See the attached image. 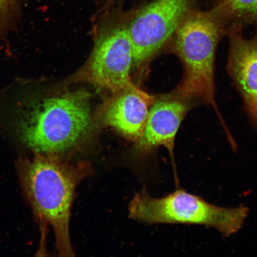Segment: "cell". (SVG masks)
I'll return each instance as SVG.
<instances>
[{
    "mask_svg": "<svg viewBox=\"0 0 257 257\" xmlns=\"http://www.w3.org/2000/svg\"><path fill=\"white\" fill-rule=\"evenodd\" d=\"M155 100L154 96L132 83L112 93L101 107L99 117L106 126L136 142L143 135L150 109Z\"/></svg>",
    "mask_w": 257,
    "mask_h": 257,
    "instance_id": "obj_7",
    "label": "cell"
},
{
    "mask_svg": "<svg viewBox=\"0 0 257 257\" xmlns=\"http://www.w3.org/2000/svg\"><path fill=\"white\" fill-rule=\"evenodd\" d=\"M21 11V0H0V41L15 30Z\"/></svg>",
    "mask_w": 257,
    "mask_h": 257,
    "instance_id": "obj_11",
    "label": "cell"
},
{
    "mask_svg": "<svg viewBox=\"0 0 257 257\" xmlns=\"http://www.w3.org/2000/svg\"><path fill=\"white\" fill-rule=\"evenodd\" d=\"M89 171L86 163L72 165L57 155L37 153L24 164L25 191L38 217L53 227L60 256H74L70 211L77 186Z\"/></svg>",
    "mask_w": 257,
    "mask_h": 257,
    "instance_id": "obj_2",
    "label": "cell"
},
{
    "mask_svg": "<svg viewBox=\"0 0 257 257\" xmlns=\"http://www.w3.org/2000/svg\"><path fill=\"white\" fill-rule=\"evenodd\" d=\"M229 69L257 127V36L246 40L237 31L231 33Z\"/></svg>",
    "mask_w": 257,
    "mask_h": 257,
    "instance_id": "obj_9",
    "label": "cell"
},
{
    "mask_svg": "<svg viewBox=\"0 0 257 257\" xmlns=\"http://www.w3.org/2000/svg\"><path fill=\"white\" fill-rule=\"evenodd\" d=\"M215 9L224 20H257V0H218Z\"/></svg>",
    "mask_w": 257,
    "mask_h": 257,
    "instance_id": "obj_10",
    "label": "cell"
},
{
    "mask_svg": "<svg viewBox=\"0 0 257 257\" xmlns=\"http://www.w3.org/2000/svg\"><path fill=\"white\" fill-rule=\"evenodd\" d=\"M195 2L153 0L138 11L127 27L133 45L134 64L146 62L174 36Z\"/></svg>",
    "mask_w": 257,
    "mask_h": 257,
    "instance_id": "obj_5",
    "label": "cell"
},
{
    "mask_svg": "<svg viewBox=\"0 0 257 257\" xmlns=\"http://www.w3.org/2000/svg\"><path fill=\"white\" fill-rule=\"evenodd\" d=\"M224 19L216 9L192 11L174 35V49L185 67L176 95L185 100L199 99L214 104L215 51Z\"/></svg>",
    "mask_w": 257,
    "mask_h": 257,
    "instance_id": "obj_3",
    "label": "cell"
},
{
    "mask_svg": "<svg viewBox=\"0 0 257 257\" xmlns=\"http://www.w3.org/2000/svg\"><path fill=\"white\" fill-rule=\"evenodd\" d=\"M0 121L35 153L59 156L91 134V94L85 89L48 94L33 80L17 78L0 92Z\"/></svg>",
    "mask_w": 257,
    "mask_h": 257,
    "instance_id": "obj_1",
    "label": "cell"
},
{
    "mask_svg": "<svg viewBox=\"0 0 257 257\" xmlns=\"http://www.w3.org/2000/svg\"><path fill=\"white\" fill-rule=\"evenodd\" d=\"M133 49L127 28L110 29L98 38L91 57L77 79L114 93L133 83Z\"/></svg>",
    "mask_w": 257,
    "mask_h": 257,
    "instance_id": "obj_6",
    "label": "cell"
},
{
    "mask_svg": "<svg viewBox=\"0 0 257 257\" xmlns=\"http://www.w3.org/2000/svg\"><path fill=\"white\" fill-rule=\"evenodd\" d=\"M248 207L225 208L209 203L183 189L162 198L138 193L128 206L130 217L149 224H197L211 227L226 237L237 233L248 217Z\"/></svg>",
    "mask_w": 257,
    "mask_h": 257,
    "instance_id": "obj_4",
    "label": "cell"
},
{
    "mask_svg": "<svg viewBox=\"0 0 257 257\" xmlns=\"http://www.w3.org/2000/svg\"><path fill=\"white\" fill-rule=\"evenodd\" d=\"M186 101L176 95L154 102L143 135L136 142L137 153L148 154L163 146L173 154L176 134L188 110Z\"/></svg>",
    "mask_w": 257,
    "mask_h": 257,
    "instance_id": "obj_8",
    "label": "cell"
}]
</instances>
